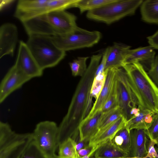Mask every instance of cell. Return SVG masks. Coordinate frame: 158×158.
<instances>
[{"label": "cell", "mask_w": 158, "mask_h": 158, "mask_svg": "<svg viewBox=\"0 0 158 158\" xmlns=\"http://www.w3.org/2000/svg\"><path fill=\"white\" fill-rule=\"evenodd\" d=\"M89 57H79L69 63L72 75L82 77L87 69L86 61Z\"/></svg>", "instance_id": "obj_28"}, {"label": "cell", "mask_w": 158, "mask_h": 158, "mask_svg": "<svg viewBox=\"0 0 158 158\" xmlns=\"http://www.w3.org/2000/svg\"><path fill=\"white\" fill-rule=\"evenodd\" d=\"M140 109L139 108L136 107L132 108L130 112L131 117L132 116H138L140 114Z\"/></svg>", "instance_id": "obj_39"}, {"label": "cell", "mask_w": 158, "mask_h": 158, "mask_svg": "<svg viewBox=\"0 0 158 158\" xmlns=\"http://www.w3.org/2000/svg\"><path fill=\"white\" fill-rule=\"evenodd\" d=\"M28 36L26 44L43 71L56 66L65 56L66 52L57 47L52 36L34 35Z\"/></svg>", "instance_id": "obj_4"}, {"label": "cell", "mask_w": 158, "mask_h": 158, "mask_svg": "<svg viewBox=\"0 0 158 158\" xmlns=\"http://www.w3.org/2000/svg\"><path fill=\"white\" fill-rule=\"evenodd\" d=\"M102 112L101 110L97 112L90 118H85L79 128V139L81 141L90 140L99 131V124Z\"/></svg>", "instance_id": "obj_19"}, {"label": "cell", "mask_w": 158, "mask_h": 158, "mask_svg": "<svg viewBox=\"0 0 158 158\" xmlns=\"http://www.w3.org/2000/svg\"><path fill=\"white\" fill-rule=\"evenodd\" d=\"M90 158H92V157H90Z\"/></svg>", "instance_id": "obj_44"}, {"label": "cell", "mask_w": 158, "mask_h": 158, "mask_svg": "<svg viewBox=\"0 0 158 158\" xmlns=\"http://www.w3.org/2000/svg\"><path fill=\"white\" fill-rule=\"evenodd\" d=\"M155 148L157 152V155L155 158H158V148L156 147Z\"/></svg>", "instance_id": "obj_41"}, {"label": "cell", "mask_w": 158, "mask_h": 158, "mask_svg": "<svg viewBox=\"0 0 158 158\" xmlns=\"http://www.w3.org/2000/svg\"><path fill=\"white\" fill-rule=\"evenodd\" d=\"M130 158H142L148 154L147 144L148 139L145 130L133 129L130 131Z\"/></svg>", "instance_id": "obj_16"}, {"label": "cell", "mask_w": 158, "mask_h": 158, "mask_svg": "<svg viewBox=\"0 0 158 158\" xmlns=\"http://www.w3.org/2000/svg\"><path fill=\"white\" fill-rule=\"evenodd\" d=\"M139 115L137 116H132L127 121L126 127L129 131L133 129L146 130L152 124L155 114L148 110H140Z\"/></svg>", "instance_id": "obj_20"}, {"label": "cell", "mask_w": 158, "mask_h": 158, "mask_svg": "<svg viewBox=\"0 0 158 158\" xmlns=\"http://www.w3.org/2000/svg\"><path fill=\"white\" fill-rule=\"evenodd\" d=\"M102 57L100 54L92 56L87 70L77 86L67 113L58 126V147L69 138L75 141L79 136L80 125L92 107L91 89Z\"/></svg>", "instance_id": "obj_1"}, {"label": "cell", "mask_w": 158, "mask_h": 158, "mask_svg": "<svg viewBox=\"0 0 158 158\" xmlns=\"http://www.w3.org/2000/svg\"><path fill=\"white\" fill-rule=\"evenodd\" d=\"M118 68H112L105 70L106 72V77L104 85L98 97L95 100L90 112L85 118H90L97 112L101 110L110 93L116 77Z\"/></svg>", "instance_id": "obj_15"}, {"label": "cell", "mask_w": 158, "mask_h": 158, "mask_svg": "<svg viewBox=\"0 0 158 158\" xmlns=\"http://www.w3.org/2000/svg\"><path fill=\"white\" fill-rule=\"evenodd\" d=\"M156 145H157V147L158 148V142H157V143L156 144Z\"/></svg>", "instance_id": "obj_43"}, {"label": "cell", "mask_w": 158, "mask_h": 158, "mask_svg": "<svg viewBox=\"0 0 158 158\" xmlns=\"http://www.w3.org/2000/svg\"><path fill=\"white\" fill-rule=\"evenodd\" d=\"M49 158H63L58 155H55L54 156H52L51 157H50Z\"/></svg>", "instance_id": "obj_40"}, {"label": "cell", "mask_w": 158, "mask_h": 158, "mask_svg": "<svg viewBox=\"0 0 158 158\" xmlns=\"http://www.w3.org/2000/svg\"><path fill=\"white\" fill-rule=\"evenodd\" d=\"M58 131L55 122L45 121L38 123L32 133L33 140L48 158L56 155Z\"/></svg>", "instance_id": "obj_8"}, {"label": "cell", "mask_w": 158, "mask_h": 158, "mask_svg": "<svg viewBox=\"0 0 158 158\" xmlns=\"http://www.w3.org/2000/svg\"><path fill=\"white\" fill-rule=\"evenodd\" d=\"M107 49L106 48L102 54V60L97 69L95 76L105 71L107 61Z\"/></svg>", "instance_id": "obj_34"}, {"label": "cell", "mask_w": 158, "mask_h": 158, "mask_svg": "<svg viewBox=\"0 0 158 158\" xmlns=\"http://www.w3.org/2000/svg\"><path fill=\"white\" fill-rule=\"evenodd\" d=\"M51 11L49 0H19L14 15L22 23Z\"/></svg>", "instance_id": "obj_9"}, {"label": "cell", "mask_w": 158, "mask_h": 158, "mask_svg": "<svg viewBox=\"0 0 158 158\" xmlns=\"http://www.w3.org/2000/svg\"><path fill=\"white\" fill-rule=\"evenodd\" d=\"M142 0H115L97 9L88 11L89 19L109 24L133 15Z\"/></svg>", "instance_id": "obj_5"}, {"label": "cell", "mask_w": 158, "mask_h": 158, "mask_svg": "<svg viewBox=\"0 0 158 158\" xmlns=\"http://www.w3.org/2000/svg\"><path fill=\"white\" fill-rule=\"evenodd\" d=\"M58 156L63 158H79L76 141L71 138L67 139L58 146Z\"/></svg>", "instance_id": "obj_26"}, {"label": "cell", "mask_w": 158, "mask_h": 158, "mask_svg": "<svg viewBox=\"0 0 158 158\" xmlns=\"http://www.w3.org/2000/svg\"><path fill=\"white\" fill-rule=\"evenodd\" d=\"M125 126L116 133L111 140L116 146L129 156L131 142L130 132Z\"/></svg>", "instance_id": "obj_23"}, {"label": "cell", "mask_w": 158, "mask_h": 158, "mask_svg": "<svg viewBox=\"0 0 158 158\" xmlns=\"http://www.w3.org/2000/svg\"><path fill=\"white\" fill-rule=\"evenodd\" d=\"M106 77V72L95 76L92 84L90 94L92 98L95 100L98 97L104 85Z\"/></svg>", "instance_id": "obj_29"}, {"label": "cell", "mask_w": 158, "mask_h": 158, "mask_svg": "<svg viewBox=\"0 0 158 158\" xmlns=\"http://www.w3.org/2000/svg\"><path fill=\"white\" fill-rule=\"evenodd\" d=\"M130 48L128 45L117 43L107 48V59L105 70L112 68L122 67L125 58Z\"/></svg>", "instance_id": "obj_17"}, {"label": "cell", "mask_w": 158, "mask_h": 158, "mask_svg": "<svg viewBox=\"0 0 158 158\" xmlns=\"http://www.w3.org/2000/svg\"><path fill=\"white\" fill-rule=\"evenodd\" d=\"M118 81L119 106L121 108L123 116L127 121L131 117L130 112L133 107H136V102L129 85L125 72L118 69Z\"/></svg>", "instance_id": "obj_10"}, {"label": "cell", "mask_w": 158, "mask_h": 158, "mask_svg": "<svg viewBox=\"0 0 158 158\" xmlns=\"http://www.w3.org/2000/svg\"><path fill=\"white\" fill-rule=\"evenodd\" d=\"M127 120L122 116L111 124L98 132L89 141V146L96 149L103 142L111 139L116 133L126 125Z\"/></svg>", "instance_id": "obj_18"}, {"label": "cell", "mask_w": 158, "mask_h": 158, "mask_svg": "<svg viewBox=\"0 0 158 158\" xmlns=\"http://www.w3.org/2000/svg\"><path fill=\"white\" fill-rule=\"evenodd\" d=\"M118 105V81L116 75L110 93L101 110L103 113L105 112L119 106Z\"/></svg>", "instance_id": "obj_27"}, {"label": "cell", "mask_w": 158, "mask_h": 158, "mask_svg": "<svg viewBox=\"0 0 158 158\" xmlns=\"http://www.w3.org/2000/svg\"><path fill=\"white\" fill-rule=\"evenodd\" d=\"M31 79L15 64L2 80L0 85V103H1L12 93L20 88Z\"/></svg>", "instance_id": "obj_11"}, {"label": "cell", "mask_w": 158, "mask_h": 158, "mask_svg": "<svg viewBox=\"0 0 158 158\" xmlns=\"http://www.w3.org/2000/svg\"><path fill=\"white\" fill-rule=\"evenodd\" d=\"M142 158H153L147 156H145L144 157H143Z\"/></svg>", "instance_id": "obj_42"}, {"label": "cell", "mask_w": 158, "mask_h": 158, "mask_svg": "<svg viewBox=\"0 0 158 158\" xmlns=\"http://www.w3.org/2000/svg\"><path fill=\"white\" fill-rule=\"evenodd\" d=\"M122 116H123L122 110L119 106L107 112H102L99 124L98 132L111 124Z\"/></svg>", "instance_id": "obj_24"}, {"label": "cell", "mask_w": 158, "mask_h": 158, "mask_svg": "<svg viewBox=\"0 0 158 158\" xmlns=\"http://www.w3.org/2000/svg\"><path fill=\"white\" fill-rule=\"evenodd\" d=\"M155 55L154 49L149 45L130 49L125 58L123 65L138 62L145 69L148 70L154 60Z\"/></svg>", "instance_id": "obj_14"}, {"label": "cell", "mask_w": 158, "mask_h": 158, "mask_svg": "<svg viewBox=\"0 0 158 158\" xmlns=\"http://www.w3.org/2000/svg\"><path fill=\"white\" fill-rule=\"evenodd\" d=\"M15 64L31 79L41 76L43 70L40 68L28 48L26 43L19 42L18 55Z\"/></svg>", "instance_id": "obj_12"}, {"label": "cell", "mask_w": 158, "mask_h": 158, "mask_svg": "<svg viewBox=\"0 0 158 158\" xmlns=\"http://www.w3.org/2000/svg\"><path fill=\"white\" fill-rule=\"evenodd\" d=\"M144 130L150 139L155 142L156 144L158 142V114H155L151 126Z\"/></svg>", "instance_id": "obj_31"}, {"label": "cell", "mask_w": 158, "mask_h": 158, "mask_svg": "<svg viewBox=\"0 0 158 158\" xmlns=\"http://www.w3.org/2000/svg\"><path fill=\"white\" fill-rule=\"evenodd\" d=\"M20 158H48L33 140L27 146Z\"/></svg>", "instance_id": "obj_30"}, {"label": "cell", "mask_w": 158, "mask_h": 158, "mask_svg": "<svg viewBox=\"0 0 158 158\" xmlns=\"http://www.w3.org/2000/svg\"><path fill=\"white\" fill-rule=\"evenodd\" d=\"M76 148L77 151L89 146V141L84 140L81 141L79 137L76 140Z\"/></svg>", "instance_id": "obj_37"}, {"label": "cell", "mask_w": 158, "mask_h": 158, "mask_svg": "<svg viewBox=\"0 0 158 158\" xmlns=\"http://www.w3.org/2000/svg\"><path fill=\"white\" fill-rule=\"evenodd\" d=\"M94 155L95 158H130L129 155L116 146L111 139L98 146Z\"/></svg>", "instance_id": "obj_21"}, {"label": "cell", "mask_w": 158, "mask_h": 158, "mask_svg": "<svg viewBox=\"0 0 158 158\" xmlns=\"http://www.w3.org/2000/svg\"><path fill=\"white\" fill-rule=\"evenodd\" d=\"M115 0H78L73 7L78 8L81 13L99 8Z\"/></svg>", "instance_id": "obj_25"}, {"label": "cell", "mask_w": 158, "mask_h": 158, "mask_svg": "<svg viewBox=\"0 0 158 158\" xmlns=\"http://www.w3.org/2000/svg\"><path fill=\"white\" fill-rule=\"evenodd\" d=\"M33 140L32 133H17L6 123L0 122V158H20Z\"/></svg>", "instance_id": "obj_6"}, {"label": "cell", "mask_w": 158, "mask_h": 158, "mask_svg": "<svg viewBox=\"0 0 158 158\" xmlns=\"http://www.w3.org/2000/svg\"><path fill=\"white\" fill-rule=\"evenodd\" d=\"M147 73L158 87V55L155 57Z\"/></svg>", "instance_id": "obj_32"}, {"label": "cell", "mask_w": 158, "mask_h": 158, "mask_svg": "<svg viewBox=\"0 0 158 158\" xmlns=\"http://www.w3.org/2000/svg\"><path fill=\"white\" fill-rule=\"evenodd\" d=\"M18 40L16 26L11 23H5L0 27V58L10 55L13 56Z\"/></svg>", "instance_id": "obj_13"}, {"label": "cell", "mask_w": 158, "mask_h": 158, "mask_svg": "<svg viewBox=\"0 0 158 158\" xmlns=\"http://www.w3.org/2000/svg\"><path fill=\"white\" fill-rule=\"evenodd\" d=\"M96 150L95 148L90 146L81 149L77 151L79 158H82L85 156L90 158L94 155Z\"/></svg>", "instance_id": "obj_33"}, {"label": "cell", "mask_w": 158, "mask_h": 158, "mask_svg": "<svg viewBox=\"0 0 158 158\" xmlns=\"http://www.w3.org/2000/svg\"><path fill=\"white\" fill-rule=\"evenodd\" d=\"M13 0H1L0 10H2L9 7L15 2Z\"/></svg>", "instance_id": "obj_38"}, {"label": "cell", "mask_w": 158, "mask_h": 158, "mask_svg": "<svg viewBox=\"0 0 158 158\" xmlns=\"http://www.w3.org/2000/svg\"><path fill=\"white\" fill-rule=\"evenodd\" d=\"M101 37L99 31H90L78 27L70 33L52 36L57 47L65 52L92 47L99 41Z\"/></svg>", "instance_id": "obj_7"}, {"label": "cell", "mask_w": 158, "mask_h": 158, "mask_svg": "<svg viewBox=\"0 0 158 158\" xmlns=\"http://www.w3.org/2000/svg\"><path fill=\"white\" fill-rule=\"evenodd\" d=\"M140 6L141 19L143 21L158 24V0L143 1Z\"/></svg>", "instance_id": "obj_22"}, {"label": "cell", "mask_w": 158, "mask_h": 158, "mask_svg": "<svg viewBox=\"0 0 158 158\" xmlns=\"http://www.w3.org/2000/svg\"><path fill=\"white\" fill-rule=\"evenodd\" d=\"M122 68L138 108L158 114V87L142 65L136 62L124 64Z\"/></svg>", "instance_id": "obj_2"}, {"label": "cell", "mask_w": 158, "mask_h": 158, "mask_svg": "<svg viewBox=\"0 0 158 158\" xmlns=\"http://www.w3.org/2000/svg\"><path fill=\"white\" fill-rule=\"evenodd\" d=\"M149 46L154 49L158 50V30L154 34L147 37Z\"/></svg>", "instance_id": "obj_36"}, {"label": "cell", "mask_w": 158, "mask_h": 158, "mask_svg": "<svg viewBox=\"0 0 158 158\" xmlns=\"http://www.w3.org/2000/svg\"><path fill=\"white\" fill-rule=\"evenodd\" d=\"M77 17L65 10H58L34 17L22 22L28 36H53L70 33L77 27Z\"/></svg>", "instance_id": "obj_3"}, {"label": "cell", "mask_w": 158, "mask_h": 158, "mask_svg": "<svg viewBox=\"0 0 158 158\" xmlns=\"http://www.w3.org/2000/svg\"><path fill=\"white\" fill-rule=\"evenodd\" d=\"M156 143L150 139H149L147 144L148 154L147 156L155 158L157 155V152L154 147Z\"/></svg>", "instance_id": "obj_35"}]
</instances>
